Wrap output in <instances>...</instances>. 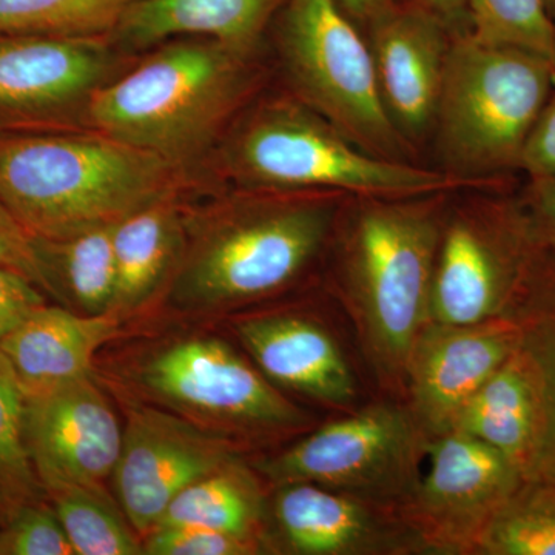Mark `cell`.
<instances>
[{
	"label": "cell",
	"mask_w": 555,
	"mask_h": 555,
	"mask_svg": "<svg viewBox=\"0 0 555 555\" xmlns=\"http://www.w3.org/2000/svg\"><path fill=\"white\" fill-rule=\"evenodd\" d=\"M426 460L398 514L426 554L477 555L486 529L524 474L494 448L455 429L429 438Z\"/></svg>",
	"instance_id": "cell-12"
},
{
	"label": "cell",
	"mask_w": 555,
	"mask_h": 555,
	"mask_svg": "<svg viewBox=\"0 0 555 555\" xmlns=\"http://www.w3.org/2000/svg\"><path fill=\"white\" fill-rule=\"evenodd\" d=\"M266 518L268 503L259 478L238 456L188 486L170 503L155 528L175 525L201 526L229 534L259 539L269 546Z\"/></svg>",
	"instance_id": "cell-25"
},
{
	"label": "cell",
	"mask_w": 555,
	"mask_h": 555,
	"mask_svg": "<svg viewBox=\"0 0 555 555\" xmlns=\"http://www.w3.org/2000/svg\"><path fill=\"white\" fill-rule=\"evenodd\" d=\"M137 57L109 38L0 36V130L86 129L94 94Z\"/></svg>",
	"instance_id": "cell-11"
},
{
	"label": "cell",
	"mask_w": 555,
	"mask_h": 555,
	"mask_svg": "<svg viewBox=\"0 0 555 555\" xmlns=\"http://www.w3.org/2000/svg\"><path fill=\"white\" fill-rule=\"evenodd\" d=\"M193 189L188 171L100 131L0 130V201L36 238L116 225Z\"/></svg>",
	"instance_id": "cell-4"
},
{
	"label": "cell",
	"mask_w": 555,
	"mask_h": 555,
	"mask_svg": "<svg viewBox=\"0 0 555 555\" xmlns=\"http://www.w3.org/2000/svg\"><path fill=\"white\" fill-rule=\"evenodd\" d=\"M537 244L555 257V175L528 178L518 193Z\"/></svg>",
	"instance_id": "cell-34"
},
{
	"label": "cell",
	"mask_w": 555,
	"mask_h": 555,
	"mask_svg": "<svg viewBox=\"0 0 555 555\" xmlns=\"http://www.w3.org/2000/svg\"><path fill=\"white\" fill-rule=\"evenodd\" d=\"M139 382L160 403L218 433L272 438L310 425L305 409L219 338H188L164 347L142 364Z\"/></svg>",
	"instance_id": "cell-10"
},
{
	"label": "cell",
	"mask_w": 555,
	"mask_h": 555,
	"mask_svg": "<svg viewBox=\"0 0 555 555\" xmlns=\"http://www.w3.org/2000/svg\"><path fill=\"white\" fill-rule=\"evenodd\" d=\"M235 332L272 385L346 414L360 408L356 371L338 339L320 321L298 313H270L240 320Z\"/></svg>",
	"instance_id": "cell-18"
},
{
	"label": "cell",
	"mask_w": 555,
	"mask_h": 555,
	"mask_svg": "<svg viewBox=\"0 0 555 555\" xmlns=\"http://www.w3.org/2000/svg\"><path fill=\"white\" fill-rule=\"evenodd\" d=\"M193 190L167 196L115 225L113 317L122 321L170 287L188 244V198Z\"/></svg>",
	"instance_id": "cell-21"
},
{
	"label": "cell",
	"mask_w": 555,
	"mask_h": 555,
	"mask_svg": "<svg viewBox=\"0 0 555 555\" xmlns=\"http://www.w3.org/2000/svg\"><path fill=\"white\" fill-rule=\"evenodd\" d=\"M43 305L46 292L35 281L20 270L0 266V341Z\"/></svg>",
	"instance_id": "cell-33"
},
{
	"label": "cell",
	"mask_w": 555,
	"mask_h": 555,
	"mask_svg": "<svg viewBox=\"0 0 555 555\" xmlns=\"http://www.w3.org/2000/svg\"><path fill=\"white\" fill-rule=\"evenodd\" d=\"M429 437L403 401L358 408L312 430L257 473L273 486L315 483L397 507L418 483Z\"/></svg>",
	"instance_id": "cell-8"
},
{
	"label": "cell",
	"mask_w": 555,
	"mask_h": 555,
	"mask_svg": "<svg viewBox=\"0 0 555 555\" xmlns=\"http://www.w3.org/2000/svg\"><path fill=\"white\" fill-rule=\"evenodd\" d=\"M75 555H139L144 547L109 502L104 488L61 485L46 488Z\"/></svg>",
	"instance_id": "cell-26"
},
{
	"label": "cell",
	"mask_w": 555,
	"mask_h": 555,
	"mask_svg": "<svg viewBox=\"0 0 555 555\" xmlns=\"http://www.w3.org/2000/svg\"><path fill=\"white\" fill-rule=\"evenodd\" d=\"M0 266L20 270L42 288L33 238L0 201Z\"/></svg>",
	"instance_id": "cell-36"
},
{
	"label": "cell",
	"mask_w": 555,
	"mask_h": 555,
	"mask_svg": "<svg viewBox=\"0 0 555 555\" xmlns=\"http://www.w3.org/2000/svg\"><path fill=\"white\" fill-rule=\"evenodd\" d=\"M466 10L469 33L481 42L553 57L554 27L547 0H466Z\"/></svg>",
	"instance_id": "cell-29"
},
{
	"label": "cell",
	"mask_w": 555,
	"mask_h": 555,
	"mask_svg": "<svg viewBox=\"0 0 555 555\" xmlns=\"http://www.w3.org/2000/svg\"><path fill=\"white\" fill-rule=\"evenodd\" d=\"M438 195L352 198L335 222V275L379 389L403 401L409 360L430 323L444 208Z\"/></svg>",
	"instance_id": "cell-2"
},
{
	"label": "cell",
	"mask_w": 555,
	"mask_h": 555,
	"mask_svg": "<svg viewBox=\"0 0 555 555\" xmlns=\"http://www.w3.org/2000/svg\"><path fill=\"white\" fill-rule=\"evenodd\" d=\"M404 2L420 7L436 16L447 25L452 35L469 30L466 0H404Z\"/></svg>",
	"instance_id": "cell-37"
},
{
	"label": "cell",
	"mask_w": 555,
	"mask_h": 555,
	"mask_svg": "<svg viewBox=\"0 0 555 555\" xmlns=\"http://www.w3.org/2000/svg\"><path fill=\"white\" fill-rule=\"evenodd\" d=\"M270 521L280 546L299 555L426 554L397 507L315 483L276 485Z\"/></svg>",
	"instance_id": "cell-16"
},
{
	"label": "cell",
	"mask_w": 555,
	"mask_h": 555,
	"mask_svg": "<svg viewBox=\"0 0 555 555\" xmlns=\"http://www.w3.org/2000/svg\"><path fill=\"white\" fill-rule=\"evenodd\" d=\"M520 171L528 178L555 175V90L526 141Z\"/></svg>",
	"instance_id": "cell-35"
},
{
	"label": "cell",
	"mask_w": 555,
	"mask_h": 555,
	"mask_svg": "<svg viewBox=\"0 0 555 555\" xmlns=\"http://www.w3.org/2000/svg\"><path fill=\"white\" fill-rule=\"evenodd\" d=\"M233 459L238 451L225 434L156 409H134L113 473L124 517L147 535L188 486Z\"/></svg>",
	"instance_id": "cell-13"
},
{
	"label": "cell",
	"mask_w": 555,
	"mask_h": 555,
	"mask_svg": "<svg viewBox=\"0 0 555 555\" xmlns=\"http://www.w3.org/2000/svg\"><path fill=\"white\" fill-rule=\"evenodd\" d=\"M203 188L412 198L485 184L367 152L294 93L255 98L219 141Z\"/></svg>",
	"instance_id": "cell-5"
},
{
	"label": "cell",
	"mask_w": 555,
	"mask_h": 555,
	"mask_svg": "<svg viewBox=\"0 0 555 555\" xmlns=\"http://www.w3.org/2000/svg\"><path fill=\"white\" fill-rule=\"evenodd\" d=\"M142 547L149 555H254L269 550L259 539L190 525L158 526Z\"/></svg>",
	"instance_id": "cell-32"
},
{
	"label": "cell",
	"mask_w": 555,
	"mask_h": 555,
	"mask_svg": "<svg viewBox=\"0 0 555 555\" xmlns=\"http://www.w3.org/2000/svg\"><path fill=\"white\" fill-rule=\"evenodd\" d=\"M539 250L518 195L478 196L444 211L430 323L463 326L509 317Z\"/></svg>",
	"instance_id": "cell-9"
},
{
	"label": "cell",
	"mask_w": 555,
	"mask_h": 555,
	"mask_svg": "<svg viewBox=\"0 0 555 555\" xmlns=\"http://www.w3.org/2000/svg\"><path fill=\"white\" fill-rule=\"evenodd\" d=\"M520 347L513 317L476 324L429 323L409 360L403 403L427 437L454 427L456 415L481 385Z\"/></svg>",
	"instance_id": "cell-14"
},
{
	"label": "cell",
	"mask_w": 555,
	"mask_h": 555,
	"mask_svg": "<svg viewBox=\"0 0 555 555\" xmlns=\"http://www.w3.org/2000/svg\"><path fill=\"white\" fill-rule=\"evenodd\" d=\"M509 317L539 397V433L531 476L555 485V257L540 248Z\"/></svg>",
	"instance_id": "cell-23"
},
{
	"label": "cell",
	"mask_w": 555,
	"mask_h": 555,
	"mask_svg": "<svg viewBox=\"0 0 555 555\" xmlns=\"http://www.w3.org/2000/svg\"><path fill=\"white\" fill-rule=\"evenodd\" d=\"M551 16H553V27H554L553 57H551V60H553V65L555 68V3L553 7V10H551Z\"/></svg>",
	"instance_id": "cell-39"
},
{
	"label": "cell",
	"mask_w": 555,
	"mask_h": 555,
	"mask_svg": "<svg viewBox=\"0 0 555 555\" xmlns=\"http://www.w3.org/2000/svg\"><path fill=\"white\" fill-rule=\"evenodd\" d=\"M343 10L357 22L358 25H366L377 14L392 5L396 0H338Z\"/></svg>",
	"instance_id": "cell-38"
},
{
	"label": "cell",
	"mask_w": 555,
	"mask_h": 555,
	"mask_svg": "<svg viewBox=\"0 0 555 555\" xmlns=\"http://www.w3.org/2000/svg\"><path fill=\"white\" fill-rule=\"evenodd\" d=\"M27 396L0 353V500L9 509L33 502L42 488L25 438Z\"/></svg>",
	"instance_id": "cell-30"
},
{
	"label": "cell",
	"mask_w": 555,
	"mask_h": 555,
	"mask_svg": "<svg viewBox=\"0 0 555 555\" xmlns=\"http://www.w3.org/2000/svg\"><path fill=\"white\" fill-rule=\"evenodd\" d=\"M284 0H138L109 40L131 56L177 38H207L258 54Z\"/></svg>",
	"instance_id": "cell-19"
},
{
	"label": "cell",
	"mask_w": 555,
	"mask_h": 555,
	"mask_svg": "<svg viewBox=\"0 0 555 555\" xmlns=\"http://www.w3.org/2000/svg\"><path fill=\"white\" fill-rule=\"evenodd\" d=\"M124 429L89 375L27 397L25 438L42 488H102L115 473Z\"/></svg>",
	"instance_id": "cell-15"
},
{
	"label": "cell",
	"mask_w": 555,
	"mask_h": 555,
	"mask_svg": "<svg viewBox=\"0 0 555 555\" xmlns=\"http://www.w3.org/2000/svg\"><path fill=\"white\" fill-rule=\"evenodd\" d=\"M138 0H0V36L108 38Z\"/></svg>",
	"instance_id": "cell-27"
},
{
	"label": "cell",
	"mask_w": 555,
	"mask_h": 555,
	"mask_svg": "<svg viewBox=\"0 0 555 555\" xmlns=\"http://www.w3.org/2000/svg\"><path fill=\"white\" fill-rule=\"evenodd\" d=\"M115 225L62 240L33 238L42 291L87 315L109 313L116 291Z\"/></svg>",
	"instance_id": "cell-24"
},
{
	"label": "cell",
	"mask_w": 555,
	"mask_h": 555,
	"mask_svg": "<svg viewBox=\"0 0 555 555\" xmlns=\"http://www.w3.org/2000/svg\"><path fill=\"white\" fill-rule=\"evenodd\" d=\"M272 25L291 93L360 147L406 163L408 142L383 104L367 40L338 0H284Z\"/></svg>",
	"instance_id": "cell-7"
},
{
	"label": "cell",
	"mask_w": 555,
	"mask_h": 555,
	"mask_svg": "<svg viewBox=\"0 0 555 555\" xmlns=\"http://www.w3.org/2000/svg\"><path fill=\"white\" fill-rule=\"evenodd\" d=\"M188 198V244L170 298L190 312H221L281 294L332 240L345 195L233 188Z\"/></svg>",
	"instance_id": "cell-1"
},
{
	"label": "cell",
	"mask_w": 555,
	"mask_h": 555,
	"mask_svg": "<svg viewBox=\"0 0 555 555\" xmlns=\"http://www.w3.org/2000/svg\"><path fill=\"white\" fill-rule=\"evenodd\" d=\"M555 0H547V7H550V11L553 10Z\"/></svg>",
	"instance_id": "cell-40"
},
{
	"label": "cell",
	"mask_w": 555,
	"mask_h": 555,
	"mask_svg": "<svg viewBox=\"0 0 555 555\" xmlns=\"http://www.w3.org/2000/svg\"><path fill=\"white\" fill-rule=\"evenodd\" d=\"M555 90L553 61L452 35L436 122L448 173L485 185L520 171L521 155Z\"/></svg>",
	"instance_id": "cell-6"
},
{
	"label": "cell",
	"mask_w": 555,
	"mask_h": 555,
	"mask_svg": "<svg viewBox=\"0 0 555 555\" xmlns=\"http://www.w3.org/2000/svg\"><path fill=\"white\" fill-rule=\"evenodd\" d=\"M119 324L112 313L87 315L43 305L0 341V353L25 396H39L89 375L94 356L118 335Z\"/></svg>",
	"instance_id": "cell-20"
},
{
	"label": "cell",
	"mask_w": 555,
	"mask_h": 555,
	"mask_svg": "<svg viewBox=\"0 0 555 555\" xmlns=\"http://www.w3.org/2000/svg\"><path fill=\"white\" fill-rule=\"evenodd\" d=\"M258 54L207 38L166 40L102 87L86 115L100 131L201 175L264 82Z\"/></svg>",
	"instance_id": "cell-3"
},
{
	"label": "cell",
	"mask_w": 555,
	"mask_h": 555,
	"mask_svg": "<svg viewBox=\"0 0 555 555\" xmlns=\"http://www.w3.org/2000/svg\"><path fill=\"white\" fill-rule=\"evenodd\" d=\"M10 513L0 532V555H75L53 507L33 500Z\"/></svg>",
	"instance_id": "cell-31"
},
{
	"label": "cell",
	"mask_w": 555,
	"mask_h": 555,
	"mask_svg": "<svg viewBox=\"0 0 555 555\" xmlns=\"http://www.w3.org/2000/svg\"><path fill=\"white\" fill-rule=\"evenodd\" d=\"M477 555H555V485L525 478L492 518Z\"/></svg>",
	"instance_id": "cell-28"
},
{
	"label": "cell",
	"mask_w": 555,
	"mask_h": 555,
	"mask_svg": "<svg viewBox=\"0 0 555 555\" xmlns=\"http://www.w3.org/2000/svg\"><path fill=\"white\" fill-rule=\"evenodd\" d=\"M483 441L531 476L539 433V397L520 347L469 398L452 430Z\"/></svg>",
	"instance_id": "cell-22"
},
{
	"label": "cell",
	"mask_w": 555,
	"mask_h": 555,
	"mask_svg": "<svg viewBox=\"0 0 555 555\" xmlns=\"http://www.w3.org/2000/svg\"><path fill=\"white\" fill-rule=\"evenodd\" d=\"M383 104L404 141L436 122L452 33L412 3H392L366 25Z\"/></svg>",
	"instance_id": "cell-17"
}]
</instances>
